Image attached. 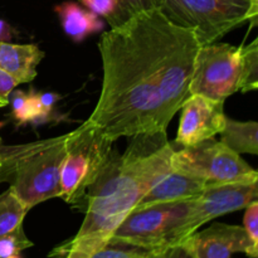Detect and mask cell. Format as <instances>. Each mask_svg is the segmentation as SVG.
I'll return each instance as SVG.
<instances>
[{
    "label": "cell",
    "mask_w": 258,
    "mask_h": 258,
    "mask_svg": "<svg viewBox=\"0 0 258 258\" xmlns=\"http://www.w3.org/2000/svg\"><path fill=\"white\" fill-rule=\"evenodd\" d=\"M33 246V242L23 231V226L15 231L0 237V258H7L13 254H19L24 249Z\"/></svg>",
    "instance_id": "obj_21"
},
{
    "label": "cell",
    "mask_w": 258,
    "mask_h": 258,
    "mask_svg": "<svg viewBox=\"0 0 258 258\" xmlns=\"http://www.w3.org/2000/svg\"><path fill=\"white\" fill-rule=\"evenodd\" d=\"M154 249H141L134 247L106 246L90 258H153Z\"/></svg>",
    "instance_id": "obj_22"
},
{
    "label": "cell",
    "mask_w": 258,
    "mask_h": 258,
    "mask_svg": "<svg viewBox=\"0 0 258 258\" xmlns=\"http://www.w3.org/2000/svg\"><path fill=\"white\" fill-rule=\"evenodd\" d=\"M188 202L135 207L113 232L107 246L141 249L170 246L171 232L185 216Z\"/></svg>",
    "instance_id": "obj_8"
},
{
    "label": "cell",
    "mask_w": 258,
    "mask_h": 258,
    "mask_svg": "<svg viewBox=\"0 0 258 258\" xmlns=\"http://www.w3.org/2000/svg\"><path fill=\"white\" fill-rule=\"evenodd\" d=\"M223 101L203 95H189L181 105V117L175 141L193 146L218 135L224 127L226 117Z\"/></svg>",
    "instance_id": "obj_12"
},
{
    "label": "cell",
    "mask_w": 258,
    "mask_h": 258,
    "mask_svg": "<svg viewBox=\"0 0 258 258\" xmlns=\"http://www.w3.org/2000/svg\"><path fill=\"white\" fill-rule=\"evenodd\" d=\"M165 134L134 136L123 155L111 151L78 209L86 214L80 231L55 247L49 258H90L107 246L113 232L141 198L171 171L175 149Z\"/></svg>",
    "instance_id": "obj_1"
},
{
    "label": "cell",
    "mask_w": 258,
    "mask_h": 258,
    "mask_svg": "<svg viewBox=\"0 0 258 258\" xmlns=\"http://www.w3.org/2000/svg\"><path fill=\"white\" fill-rule=\"evenodd\" d=\"M0 148H2V138H0Z\"/></svg>",
    "instance_id": "obj_30"
},
{
    "label": "cell",
    "mask_w": 258,
    "mask_h": 258,
    "mask_svg": "<svg viewBox=\"0 0 258 258\" xmlns=\"http://www.w3.org/2000/svg\"><path fill=\"white\" fill-rule=\"evenodd\" d=\"M243 218V229L254 246H258V202H251L246 207Z\"/></svg>",
    "instance_id": "obj_23"
},
{
    "label": "cell",
    "mask_w": 258,
    "mask_h": 258,
    "mask_svg": "<svg viewBox=\"0 0 258 258\" xmlns=\"http://www.w3.org/2000/svg\"><path fill=\"white\" fill-rule=\"evenodd\" d=\"M160 9L174 24L191 30L203 47L246 22L256 27L258 0H163Z\"/></svg>",
    "instance_id": "obj_5"
},
{
    "label": "cell",
    "mask_w": 258,
    "mask_h": 258,
    "mask_svg": "<svg viewBox=\"0 0 258 258\" xmlns=\"http://www.w3.org/2000/svg\"><path fill=\"white\" fill-rule=\"evenodd\" d=\"M128 18L143 10L160 8L163 0H115Z\"/></svg>",
    "instance_id": "obj_24"
},
{
    "label": "cell",
    "mask_w": 258,
    "mask_h": 258,
    "mask_svg": "<svg viewBox=\"0 0 258 258\" xmlns=\"http://www.w3.org/2000/svg\"><path fill=\"white\" fill-rule=\"evenodd\" d=\"M219 135H221L219 141L238 155L258 154V123L256 121L242 122L226 117V123Z\"/></svg>",
    "instance_id": "obj_16"
},
{
    "label": "cell",
    "mask_w": 258,
    "mask_h": 258,
    "mask_svg": "<svg viewBox=\"0 0 258 258\" xmlns=\"http://www.w3.org/2000/svg\"><path fill=\"white\" fill-rule=\"evenodd\" d=\"M7 258H22V257H20V254H13V256L7 257Z\"/></svg>",
    "instance_id": "obj_29"
},
{
    "label": "cell",
    "mask_w": 258,
    "mask_h": 258,
    "mask_svg": "<svg viewBox=\"0 0 258 258\" xmlns=\"http://www.w3.org/2000/svg\"><path fill=\"white\" fill-rule=\"evenodd\" d=\"M37 96L43 112L48 117H52L53 110H54L55 105H57L58 100H59V96L53 92H37Z\"/></svg>",
    "instance_id": "obj_27"
},
{
    "label": "cell",
    "mask_w": 258,
    "mask_h": 258,
    "mask_svg": "<svg viewBox=\"0 0 258 258\" xmlns=\"http://www.w3.org/2000/svg\"><path fill=\"white\" fill-rule=\"evenodd\" d=\"M43 57L44 52L35 44L0 42V71L12 76L19 85L37 77V66Z\"/></svg>",
    "instance_id": "obj_14"
},
{
    "label": "cell",
    "mask_w": 258,
    "mask_h": 258,
    "mask_svg": "<svg viewBox=\"0 0 258 258\" xmlns=\"http://www.w3.org/2000/svg\"><path fill=\"white\" fill-rule=\"evenodd\" d=\"M241 90V47L212 43L199 48L189 95L226 101Z\"/></svg>",
    "instance_id": "obj_10"
},
{
    "label": "cell",
    "mask_w": 258,
    "mask_h": 258,
    "mask_svg": "<svg viewBox=\"0 0 258 258\" xmlns=\"http://www.w3.org/2000/svg\"><path fill=\"white\" fill-rule=\"evenodd\" d=\"M19 85L14 78L8 73L0 71V108L9 105V96Z\"/></svg>",
    "instance_id": "obj_25"
},
{
    "label": "cell",
    "mask_w": 258,
    "mask_h": 258,
    "mask_svg": "<svg viewBox=\"0 0 258 258\" xmlns=\"http://www.w3.org/2000/svg\"><path fill=\"white\" fill-rule=\"evenodd\" d=\"M63 32L73 40L82 42L86 37L100 32L103 28V22L98 15L85 9L77 3L64 2L54 8Z\"/></svg>",
    "instance_id": "obj_15"
},
{
    "label": "cell",
    "mask_w": 258,
    "mask_h": 258,
    "mask_svg": "<svg viewBox=\"0 0 258 258\" xmlns=\"http://www.w3.org/2000/svg\"><path fill=\"white\" fill-rule=\"evenodd\" d=\"M150 64L161 100V123L169 122L189 96L197 53L202 47L196 34L168 19L160 8L131 17Z\"/></svg>",
    "instance_id": "obj_3"
},
{
    "label": "cell",
    "mask_w": 258,
    "mask_h": 258,
    "mask_svg": "<svg viewBox=\"0 0 258 258\" xmlns=\"http://www.w3.org/2000/svg\"><path fill=\"white\" fill-rule=\"evenodd\" d=\"M171 170L199 178L208 184L258 180V173L241 156L214 138L174 150Z\"/></svg>",
    "instance_id": "obj_7"
},
{
    "label": "cell",
    "mask_w": 258,
    "mask_h": 258,
    "mask_svg": "<svg viewBox=\"0 0 258 258\" xmlns=\"http://www.w3.org/2000/svg\"><path fill=\"white\" fill-rule=\"evenodd\" d=\"M68 134L0 148V183L7 181L28 211L59 198L60 169Z\"/></svg>",
    "instance_id": "obj_4"
},
{
    "label": "cell",
    "mask_w": 258,
    "mask_h": 258,
    "mask_svg": "<svg viewBox=\"0 0 258 258\" xmlns=\"http://www.w3.org/2000/svg\"><path fill=\"white\" fill-rule=\"evenodd\" d=\"M112 144L87 121L68 133L60 169V199L80 209L86 191L107 163Z\"/></svg>",
    "instance_id": "obj_6"
},
{
    "label": "cell",
    "mask_w": 258,
    "mask_h": 258,
    "mask_svg": "<svg viewBox=\"0 0 258 258\" xmlns=\"http://www.w3.org/2000/svg\"><path fill=\"white\" fill-rule=\"evenodd\" d=\"M153 258H193L185 251L181 244H173V246L160 247L154 249Z\"/></svg>",
    "instance_id": "obj_26"
},
{
    "label": "cell",
    "mask_w": 258,
    "mask_h": 258,
    "mask_svg": "<svg viewBox=\"0 0 258 258\" xmlns=\"http://www.w3.org/2000/svg\"><path fill=\"white\" fill-rule=\"evenodd\" d=\"M103 82L95 110L87 118L107 140L166 133L161 100L133 19L103 33L98 42Z\"/></svg>",
    "instance_id": "obj_2"
},
{
    "label": "cell",
    "mask_w": 258,
    "mask_h": 258,
    "mask_svg": "<svg viewBox=\"0 0 258 258\" xmlns=\"http://www.w3.org/2000/svg\"><path fill=\"white\" fill-rule=\"evenodd\" d=\"M258 197V180L208 184L203 193L188 202V211L170 236V246L179 244L203 224L223 214L244 209Z\"/></svg>",
    "instance_id": "obj_9"
},
{
    "label": "cell",
    "mask_w": 258,
    "mask_h": 258,
    "mask_svg": "<svg viewBox=\"0 0 258 258\" xmlns=\"http://www.w3.org/2000/svg\"><path fill=\"white\" fill-rule=\"evenodd\" d=\"M207 185L208 183L202 179L171 170L151 186L150 190L136 204V208L191 201L198 198Z\"/></svg>",
    "instance_id": "obj_13"
},
{
    "label": "cell",
    "mask_w": 258,
    "mask_h": 258,
    "mask_svg": "<svg viewBox=\"0 0 258 258\" xmlns=\"http://www.w3.org/2000/svg\"><path fill=\"white\" fill-rule=\"evenodd\" d=\"M179 244L193 258H232L242 253L257 258L258 246H254L243 227L214 223L202 232H194Z\"/></svg>",
    "instance_id": "obj_11"
},
{
    "label": "cell",
    "mask_w": 258,
    "mask_h": 258,
    "mask_svg": "<svg viewBox=\"0 0 258 258\" xmlns=\"http://www.w3.org/2000/svg\"><path fill=\"white\" fill-rule=\"evenodd\" d=\"M9 103L12 105V116L18 125L28 122L44 123L50 118L43 112L37 92L34 91L25 93L19 90H13L9 96Z\"/></svg>",
    "instance_id": "obj_17"
},
{
    "label": "cell",
    "mask_w": 258,
    "mask_h": 258,
    "mask_svg": "<svg viewBox=\"0 0 258 258\" xmlns=\"http://www.w3.org/2000/svg\"><path fill=\"white\" fill-rule=\"evenodd\" d=\"M78 2L93 14L103 18L111 28L120 27L130 19L115 0H78Z\"/></svg>",
    "instance_id": "obj_20"
},
{
    "label": "cell",
    "mask_w": 258,
    "mask_h": 258,
    "mask_svg": "<svg viewBox=\"0 0 258 258\" xmlns=\"http://www.w3.org/2000/svg\"><path fill=\"white\" fill-rule=\"evenodd\" d=\"M14 37V29L12 25L0 18V42H10Z\"/></svg>",
    "instance_id": "obj_28"
},
{
    "label": "cell",
    "mask_w": 258,
    "mask_h": 258,
    "mask_svg": "<svg viewBox=\"0 0 258 258\" xmlns=\"http://www.w3.org/2000/svg\"><path fill=\"white\" fill-rule=\"evenodd\" d=\"M258 88V40L241 45V90L242 92Z\"/></svg>",
    "instance_id": "obj_19"
},
{
    "label": "cell",
    "mask_w": 258,
    "mask_h": 258,
    "mask_svg": "<svg viewBox=\"0 0 258 258\" xmlns=\"http://www.w3.org/2000/svg\"><path fill=\"white\" fill-rule=\"evenodd\" d=\"M28 212L29 211L10 188L0 194V237L23 226Z\"/></svg>",
    "instance_id": "obj_18"
}]
</instances>
